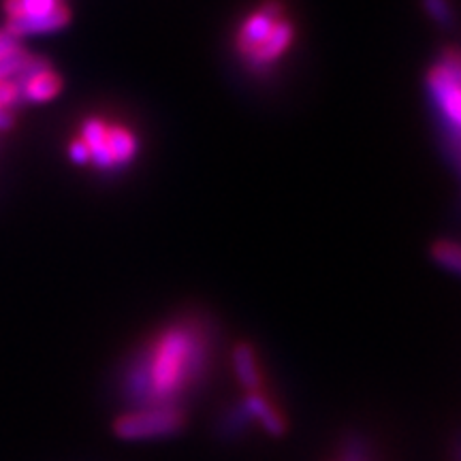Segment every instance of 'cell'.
I'll return each instance as SVG.
<instances>
[{
  "instance_id": "1",
  "label": "cell",
  "mask_w": 461,
  "mask_h": 461,
  "mask_svg": "<svg viewBox=\"0 0 461 461\" xmlns=\"http://www.w3.org/2000/svg\"><path fill=\"white\" fill-rule=\"evenodd\" d=\"M212 336L205 321L182 316L152 333L124 370V393L137 408L180 406L205 378Z\"/></svg>"
},
{
  "instance_id": "2",
  "label": "cell",
  "mask_w": 461,
  "mask_h": 461,
  "mask_svg": "<svg viewBox=\"0 0 461 461\" xmlns=\"http://www.w3.org/2000/svg\"><path fill=\"white\" fill-rule=\"evenodd\" d=\"M295 22L280 0H265L240 17L233 34L235 54L248 71L272 73L295 45Z\"/></svg>"
},
{
  "instance_id": "3",
  "label": "cell",
  "mask_w": 461,
  "mask_h": 461,
  "mask_svg": "<svg viewBox=\"0 0 461 461\" xmlns=\"http://www.w3.org/2000/svg\"><path fill=\"white\" fill-rule=\"evenodd\" d=\"M77 140L88 149V165L103 173L129 169L141 149L140 135L129 124L109 122L101 115L84 120Z\"/></svg>"
},
{
  "instance_id": "4",
  "label": "cell",
  "mask_w": 461,
  "mask_h": 461,
  "mask_svg": "<svg viewBox=\"0 0 461 461\" xmlns=\"http://www.w3.org/2000/svg\"><path fill=\"white\" fill-rule=\"evenodd\" d=\"M428 90L447 126V137L461 143V51L447 50L428 71Z\"/></svg>"
},
{
  "instance_id": "5",
  "label": "cell",
  "mask_w": 461,
  "mask_h": 461,
  "mask_svg": "<svg viewBox=\"0 0 461 461\" xmlns=\"http://www.w3.org/2000/svg\"><path fill=\"white\" fill-rule=\"evenodd\" d=\"M186 425V412L182 406H141L115 417L113 436L124 442L160 440L176 436Z\"/></svg>"
},
{
  "instance_id": "6",
  "label": "cell",
  "mask_w": 461,
  "mask_h": 461,
  "mask_svg": "<svg viewBox=\"0 0 461 461\" xmlns=\"http://www.w3.org/2000/svg\"><path fill=\"white\" fill-rule=\"evenodd\" d=\"M17 88H20L22 103H31V105H41V103L54 101L62 92V77L54 71L48 58L32 56L28 67L14 79Z\"/></svg>"
},
{
  "instance_id": "7",
  "label": "cell",
  "mask_w": 461,
  "mask_h": 461,
  "mask_svg": "<svg viewBox=\"0 0 461 461\" xmlns=\"http://www.w3.org/2000/svg\"><path fill=\"white\" fill-rule=\"evenodd\" d=\"M71 22V11L65 3L60 5L56 11H51L50 15H41V17H15V20H7V31L11 37L24 39V37H34V34H51L62 31V28L68 26Z\"/></svg>"
},
{
  "instance_id": "8",
  "label": "cell",
  "mask_w": 461,
  "mask_h": 461,
  "mask_svg": "<svg viewBox=\"0 0 461 461\" xmlns=\"http://www.w3.org/2000/svg\"><path fill=\"white\" fill-rule=\"evenodd\" d=\"M240 403L241 408H244V412L248 414V419L261 425L269 436H282L286 431L285 417H282V412L274 406V402L269 400L263 391H257V393H244Z\"/></svg>"
},
{
  "instance_id": "9",
  "label": "cell",
  "mask_w": 461,
  "mask_h": 461,
  "mask_svg": "<svg viewBox=\"0 0 461 461\" xmlns=\"http://www.w3.org/2000/svg\"><path fill=\"white\" fill-rule=\"evenodd\" d=\"M233 370L235 376H238L241 389L246 393H257V391H263V372L261 366H258V357L255 346L248 342H240L233 348Z\"/></svg>"
},
{
  "instance_id": "10",
  "label": "cell",
  "mask_w": 461,
  "mask_h": 461,
  "mask_svg": "<svg viewBox=\"0 0 461 461\" xmlns=\"http://www.w3.org/2000/svg\"><path fill=\"white\" fill-rule=\"evenodd\" d=\"M62 5V0H7L5 11H7L9 20L15 17H41L50 15Z\"/></svg>"
},
{
  "instance_id": "11",
  "label": "cell",
  "mask_w": 461,
  "mask_h": 461,
  "mask_svg": "<svg viewBox=\"0 0 461 461\" xmlns=\"http://www.w3.org/2000/svg\"><path fill=\"white\" fill-rule=\"evenodd\" d=\"M20 88H17L14 79L11 82L0 84V132H7L15 126L14 109L20 105Z\"/></svg>"
},
{
  "instance_id": "12",
  "label": "cell",
  "mask_w": 461,
  "mask_h": 461,
  "mask_svg": "<svg viewBox=\"0 0 461 461\" xmlns=\"http://www.w3.org/2000/svg\"><path fill=\"white\" fill-rule=\"evenodd\" d=\"M431 257L438 265L461 276V244L453 240H440L431 246Z\"/></svg>"
},
{
  "instance_id": "13",
  "label": "cell",
  "mask_w": 461,
  "mask_h": 461,
  "mask_svg": "<svg viewBox=\"0 0 461 461\" xmlns=\"http://www.w3.org/2000/svg\"><path fill=\"white\" fill-rule=\"evenodd\" d=\"M423 7L438 24L448 26L453 22V9L448 0H423Z\"/></svg>"
},
{
  "instance_id": "14",
  "label": "cell",
  "mask_w": 461,
  "mask_h": 461,
  "mask_svg": "<svg viewBox=\"0 0 461 461\" xmlns=\"http://www.w3.org/2000/svg\"><path fill=\"white\" fill-rule=\"evenodd\" d=\"M68 158H71L73 163L79 165V167L88 165V149L84 148L82 141L73 140L71 143H68Z\"/></svg>"
},
{
  "instance_id": "15",
  "label": "cell",
  "mask_w": 461,
  "mask_h": 461,
  "mask_svg": "<svg viewBox=\"0 0 461 461\" xmlns=\"http://www.w3.org/2000/svg\"><path fill=\"white\" fill-rule=\"evenodd\" d=\"M20 50V41L11 37L7 31H0V60L14 54V51Z\"/></svg>"
},
{
  "instance_id": "16",
  "label": "cell",
  "mask_w": 461,
  "mask_h": 461,
  "mask_svg": "<svg viewBox=\"0 0 461 461\" xmlns=\"http://www.w3.org/2000/svg\"><path fill=\"white\" fill-rule=\"evenodd\" d=\"M453 461H461V436L455 440V445H453Z\"/></svg>"
}]
</instances>
